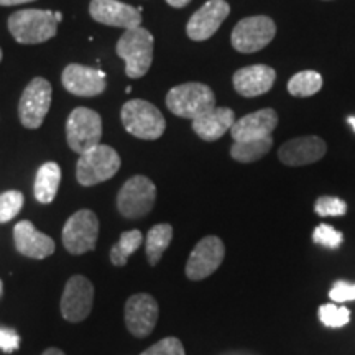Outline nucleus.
<instances>
[{
    "label": "nucleus",
    "mask_w": 355,
    "mask_h": 355,
    "mask_svg": "<svg viewBox=\"0 0 355 355\" xmlns=\"http://www.w3.org/2000/svg\"><path fill=\"white\" fill-rule=\"evenodd\" d=\"M153 35L144 26L125 30L117 42V56L125 61V74L132 79L144 78L153 63Z\"/></svg>",
    "instance_id": "obj_1"
},
{
    "label": "nucleus",
    "mask_w": 355,
    "mask_h": 355,
    "mask_svg": "<svg viewBox=\"0 0 355 355\" xmlns=\"http://www.w3.org/2000/svg\"><path fill=\"white\" fill-rule=\"evenodd\" d=\"M8 32L21 44H38L51 40L58 32L55 12L25 8L8 17Z\"/></svg>",
    "instance_id": "obj_2"
},
{
    "label": "nucleus",
    "mask_w": 355,
    "mask_h": 355,
    "mask_svg": "<svg viewBox=\"0 0 355 355\" xmlns=\"http://www.w3.org/2000/svg\"><path fill=\"white\" fill-rule=\"evenodd\" d=\"M166 107L176 117L194 121L216 107L214 91L202 83L180 84L168 91Z\"/></svg>",
    "instance_id": "obj_3"
},
{
    "label": "nucleus",
    "mask_w": 355,
    "mask_h": 355,
    "mask_svg": "<svg viewBox=\"0 0 355 355\" xmlns=\"http://www.w3.org/2000/svg\"><path fill=\"white\" fill-rule=\"evenodd\" d=\"M121 119L125 130L141 140H158L166 128V121L159 109L144 99L125 102Z\"/></svg>",
    "instance_id": "obj_4"
},
{
    "label": "nucleus",
    "mask_w": 355,
    "mask_h": 355,
    "mask_svg": "<svg viewBox=\"0 0 355 355\" xmlns=\"http://www.w3.org/2000/svg\"><path fill=\"white\" fill-rule=\"evenodd\" d=\"M121 157L112 146L99 144L89 152L79 155L76 165L78 183L83 186H96L110 180L121 170Z\"/></svg>",
    "instance_id": "obj_5"
},
{
    "label": "nucleus",
    "mask_w": 355,
    "mask_h": 355,
    "mask_svg": "<svg viewBox=\"0 0 355 355\" xmlns=\"http://www.w3.org/2000/svg\"><path fill=\"white\" fill-rule=\"evenodd\" d=\"M157 201V186L150 178L137 175L127 180L117 194V209L127 219L148 216Z\"/></svg>",
    "instance_id": "obj_6"
},
{
    "label": "nucleus",
    "mask_w": 355,
    "mask_h": 355,
    "mask_svg": "<svg viewBox=\"0 0 355 355\" xmlns=\"http://www.w3.org/2000/svg\"><path fill=\"white\" fill-rule=\"evenodd\" d=\"M102 121L96 110L76 107L66 122V140L74 153L83 155L101 144Z\"/></svg>",
    "instance_id": "obj_7"
},
{
    "label": "nucleus",
    "mask_w": 355,
    "mask_h": 355,
    "mask_svg": "<svg viewBox=\"0 0 355 355\" xmlns=\"http://www.w3.org/2000/svg\"><path fill=\"white\" fill-rule=\"evenodd\" d=\"M277 35V25L266 15H255L242 19L234 26L230 42L235 51L257 53L272 43Z\"/></svg>",
    "instance_id": "obj_8"
},
{
    "label": "nucleus",
    "mask_w": 355,
    "mask_h": 355,
    "mask_svg": "<svg viewBox=\"0 0 355 355\" xmlns=\"http://www.w3.org/2000/svg\"><path fill=\"white\" fill-rule=\"evenodd\" d=\"M99 239V219L91 209L74 212L63 227L64 248L73 255L94 250Z\"/></svg>",
    "instance_id": "obj_9"
},
{
    "label": "nucleus",
    "mask_w": 355,
    "mask_h": 355,
    "mask_svg": "<svg viewBox=\"0 0 355 355\" xmlns=\"http://www.w3.org/2000/svg\"><path fill=\"white\" fill-rule=\"evenodd\" d=\"M53 89L44 78H33L21 92L19 102V119L21 125L35 130L42 127L48 110L51 107Z\"/></svg>",
    "instance_id": "obj_10"
},
{
    "label": "nucleus",
    "mask_w": 355,
    "mask_h": 355,
    "mask_svg": "<svg viewBox=\"0 0 355 355\" xmlns=\"http://www.w3.org/2000/svg\"><path fill=\"white\" fill-rule=\"evenodd\" d=\"M225 257L224 242L217 235H207L196 243L186 261V277L193 282L211 277L222 265Z\"/></svg>",
    "instance_id": "obj_11"
},
{
    "label": "nucleus",
    "mask_w": 355,
    "mask_h": 355,
    "mask_svg": "<svg viewBox=\"0 0 355 355\" xmlns=\"http://www.w3.org/2000/svg\"><path fill=\"white\" fill-rule=\"evenodd\" d=\"M94 285L83 275H74L66 283L61 296V314L66 321L81 322L92 311Z\"/></svg>",
    "instance_id": "obj_12"
},
{
    "label": "nucleus",
    "mask_w": 355,
    "mask_h": 355,
    "mask_svg": "<svg viewBox=\"0 0 355 355\" xmlns=\"http://www.w3.org/2000/svg\"><path fill=\"white\" fill-rule=\"evenodd\" d=\"M159 308L152 295L139 293L127 300L125 303V326L135 337L150 336L158 322Z\"/></svg>",
    "instance_id": "obj_13"
},
{
    "label": "nucleus",
    "mask_w": 355,
    "mask_h": 355,
    "mask_svg": "<svg viewBox=\"0 0 355 355\" xmlns=\"http://www.w3.org/2000/svg\"><path fill=\"white\" fill-rule=\"evenodd\" d=\"M229 13L230 6L225 0H207L191 15L186 25V33L193 42H206L220 28Z\"/></svg>",
    "instance_id": "obj_14"
},
{
    "label": "nucleus",
    "mask_w": 355,
    "mask_h": 355,
    "mask_svg": "<svg viewBox=\"0 0 355 355\" xmlns=\"http://www.w3.org/2000/svg\"><path fill=\"white\" fill-rule=\"evenodd\" d=\"M89 13L96 21L107 26L132 30L141 25V7H132L119 0H91Z\"/></svg>",
    "instance_id": "obj_15"
},
{
    "label": "nucleus",
    "mask_w": 355,
    "mask_h": 355,
    "mask_svg": "<svg viewBox=\"0 0 355 355\" xmlns=\"http://www.w3.org/2000/svg\"><path fill=\"white\" fill-rule=\"evenodd\" d=\"M327 152V145L321 137L308 135L291 139L279 146L278 158L286 166H306L316 163Z\"/></svg>",
    "instance_id": "obj_16"
},
{
    "label": "nucleus",
    "mask_w": 355,
    "mask_h": 355,
    "mask_svg": "<svg viewBox=\"0 0 355 355\" xmlns=\"http://www.w3.org/2000/svg\"><path fill=\"white\" fill-rule=\"evenodd\" d=\"M63 86L68 92L78 97L99 96L107 87L105 73L101 69L87 68L83 64H68L63 71Z\"/></svg>",
    "instance_id": "obj_17"
},
{
    "label": "nucleus",
    "mask_w": 355,
    "mask_h": 355,
    "mask_svg": "<svg viewBox=\"0 0 355 355\" xmlns=\"http://www.w3.org/2000/svg\"><path fill=\"white\" fill-rule=\"evenodd\" d=\"M13 242L17 250L28 259L43 260L55 254V241L50 235L40 232L30 220H20L13 229Z\"/></svg>",
    "instance_id": "obj_18"
},
{
    "label": "nucleus",
    "mask_w": 355,
    "mask_h": 355,
    "mask_svg": "<svg viewBox=\"0 0 355 355\" xmlns=\"http://www.w3.org/2000/svg\"><path fill=\"white\" fill-rule=\"evenodd\" d=\"M277 81V71L268 64H254L235 71L232 83L242 97H259L266 94Z\"/></svg>",
    "instance_id": "obj_19"
},
{
    "label": "nucleus",
    "mask_w": 355,
    "mask_h": 355,
    "mask_svg": "<svg viewBox=\"0 0 355 355\" xmlns=\"http://www.w3.org/2000/svg\"><path fill=\"white\" fill-rule=\"evenodd\" d=\"M278 125V114L273 109H260L257 112L247 114L234 122L230 135L234 141L259 140L272 137Z\"/></svg>",
    "instance_id": "obj_20"
},
{
    "label": "nucleus",
    "mask_w": 355,
    "mask_h": 355,
    "mask_svg": "<svg viewBox=\"0 0 355 355\" xmlns=\"http://www.w3.org/2000/svg\"><path fill=\"white\" fill-rule=\"evenodd\" d=\"M235 119V114L232 109L229 107H216L209 110L207 114L201 115V117L194 119L193 121V130L199 139L204 141H216L225 133L230 132Z\"/></svg>",
    "instance_id": "obj_21"
},
{
    "label": "nucleus",
    "mask_w": 355,
    "mask_h": 355,
    "mask_svg": "<svg viewBox=\"0 0 355 355\" xmlns=\"http://www.w3.org/2000/svg\"><path fill=\"white\" fill-rule=\"evenodd\" d=\"M61 183V168L55 162L43 163L38 168L37 178H35L33 193L38 202L50 204L55 201L58 189Z\"/></svg>",
    "instance_id": "obj_22"
},
{
    "label": "nucleus",
    "mask_w": 355,
    "mask_h": 355,
    "mask_svg": "<svg viewBox=\"0 0 355 355\" xmlns=\"http://www.w3.org/2000/svg\"><path fill=\"white\" fill-rule=\"evenodd\" d=\"M173 241V227L171 224H158L148 230L145 241V250L146 259H148L150 265H157L162 260L163 254Z\"/></svg>",
    "instance_id": "obj_23"
},
{
    "label": "nucleus",
    "mask_w": 355,
    "mask_h": 355,
    "mask_svg": "<svg viewBox=\"0 0 355 355\" xmlns=\"http://www.w3.org/2000/svg\"><path fill=\"white\" fill-rule=\"evenodd\" d=\"M273 139L265 137L259 140H247V141H235L230 148V157L239 163H254L263 158L266 153L272 150Z\"/></svg>",
    "instance_id": "obj_24"
},
{
    "label": "nucleus",
    "mask_w": 355,
    "mask_h": 355,
    "mask_svg": "<svg viewBox=\"0 0 355 355\" xmlns=\"http://www.w3.org/2000/svg\"><path fill=\"white\" fill-rule=\"evenodd\" d=\"M144 242V235H141L140 230L133 229L127 230V232H122L119 242L115 243L110 250V261L115 266H123L127 263V260L130 259V255L135 254L139 250V247Z\"/></svg>",
    "instance_id": "obj_25"
},
{
    "label": "nucleus",
    "mask_w": 355,
    "mask_h": 355,
    "mask_svg": "<svg viewBox=\"0 0 355 355\" xmlns=\"http://www.w3.org/2000/svg\"><path fill=\"white\" fill-rule=\"evenodd\" d=\"M322 89V76L316 71H301L288 81V92L293 97H311Z\"/></svg>",
    "instance_id": "obj_26"
},
{
    "label": "nucleus",
    "mask_w": 355,
    "mask_h": 355,
    "mask_svg": "<svg viewBox=\"0 0 355 355\" xmlns=\"http://www.w3.org/2000/svg\"><path fill=\"white\" fill-rule=\"evenodd\" d=\"M319 319L326 327H332V329H337V327L347 326L350 321V311L345 308V306H336L332 303L322 304L319 308Z\"/></svg>",
    "instance_id": "obj_27"
},
{
    "label": "nucleus",
    "mask_w": 355,
    "mask_h": 355,
    "mask_svg": "<svg viewBox=\"0 0 355 355\" xmlns=\"http://www.w3.org/2000/svg\"><path fill=\"white\" fill-rule=\"evenodd\" d=\"M25 198L20 191L10 189L0 194V224L10 222L21 211Z\"/></svg>",
    "instance_id": "obj_28"
},
{
    "label": "nucleus",
    "mask_w": 355,
    "mask_h": 355,
    "mask_svg": "<svg viewBox=\"0 0 355 355\" xmlns=\"http://www.w3.org/2000/svg\"><path fill=\"white\" fill-rule=\"evenodd\" d=\"M313 241H314V243H318V245H322L326 248H332V250H336V248H339L340 245H343L344 234L339 232V230H336L332 225L319 224L313 232Z\"/></svg>",
    "instance_id": "obj_29"
},
{
    "label": "nucleus",
    "mask_w": 355,
    "mask_h": 355,
    "mask_svg": "<svg viewBox=\"0 0 355 355\" xmlns=\"http://www.w3.org/2000/svg\"><path fill=\"white\" fill-rule=\"evenodd\" d=\"M314 211L321 217H339L345 216L347 212V204L340 198L336 196H321L314 204Z\"/></svg>",
    "instance_id": "obj_30"
},
{
    "label": "nucleus",
    "mask_w": 355,
    "mask_h": 355,
    "mask_svg": "<svg viewBox=\"0 0 355 355\" xmlns=\"http://www.w3.org/2000/svg\"><path fill=\"white\" fill-rule=\"evenodd\" d=\"M140 355H186L183 343L178 337H165Z\"/></svg>",
    "instance_id": "obj_31"
},
{
    "label": "nucleus",
    "mask_w": 355,
    "mask_h": 355,
    "mask_svg": "<svg viewBox=\"0 0 355 355\" xmlns=\"http://www.w3.org/2000/svg\"><path fill=\"white\" fill-rule=\"evenodd\" d=\"M329 298L334 303H345V301H354L355 300V283L344 282L339 279L332 285L329 291Z\"/></svg>",
    "instance_id": "obj_32"
},
{
    "label": "nucleus",
    "mask_w": 355,
    "mask_h": 355,
    "mask_svg": "<svg viewBox=\"0 0 355 355\" xmlns=\"http://www.w3.org/2000/svg\"><path fill=\"white\" fill-rule=\"evenodd\" d=\"M20 347V337L13 329H0V350L10 354Z\"/></svg>",
    "instance_id": "obj_33"
},
{
    "label": "nucleus",
    "mask_w": 355,
    "mask_h": 355,
    "mask_svg": "<svg viewBox=\"0 0 355 355\" xmlns=\"http://www.w3.org/2000/svg\"><path fill=\"white\" fill-rule=\"evenodd\" d=\"M33 0H0V6L3 7H12V6H20V3H28Z\"/></svg>",
    "instance_id": "obj_34"
},
{
    "label": "nucleus",
    "mask_w": 355,
    "mask_h": 355,
    "mask_svg": "<svg viewBox=\"0 0 355 355\" xmlns=\"http://www.w3.org/2000/svg\"><path fill=\"white\" fill-rule=\"evenodd\" d=\"M166 3L175 8H183L188 6V3H191V0H166Z\"/></svg>",
    "instance_id": "obj_35"
},
{
    "label": "nucleus",
    "mask_w": 355,
    "mask_h": 355,
    "mask_svg": "<svg viewBox=\"0 0 355 355\" xmlns=\"http://www.w3.org/2000/svg\"><path fill=\"white\" fill-rule=\"evenodd\" d=\"M42 355H66V354L63 352V350H60V349H56V347H50V349L44 350Z\"/></svg>",
    "instance_id": "obj_36"
},
{
    "label": "nucleus",
    "mask_w": 355,
    "mask_h": 355,
    "mask_svg": "<svg viewBox=\"0 0 355 355\" xmlns=\"http://www.w3.org/2000/svg\"><path fill=\"white\" fill-rule=\"evenodd\" d=\"M55 19H56V21H58V24H60V21H61V20H63V15H61V13H60V12H55Z\"/></svg>",
    "instance_id": "obj_37"
},
{
    "label": "nucleus",
    "mask_w": 355,
    "mask_h": 355,
    "mask_svg": "<svg viewBox=\"0 0 355 355\" xmlns=\"http://www.w3.org/2000/svg\"><path fill=\"white\" fill-rule=\"evenodd\" d=\"M347 122L350 123V125H352L354 132H355V117H349V119H347Z\"/></svg>",
    "instance_id": "obj_38"
},
{
    "label": "nucleus",
    "mask_w": 355,
    "mask_h": 355,
    "mask_svg": "<svg viewBox=\"0 0 355 355\" xmlns=\"http://www.w3.org/2000/svg\"><path fill=\"white\" fill-rule=\"evenodd\" d=\"M2 288H3V285H2V279H0V295H2Z\"/></svg>",
    "instance_id": "obj_39"
},
{
    "label": "nucleus",
    "mask_w": 355,
    "mask_h": 355,
    "mask_svg": "<svg viewBox=\"0 0 355 355\" xmlns=\"http://www.w3.org/2000/svg\"><path fill=\"white\" fill-rule=\"evenodd\" d=\"M0 61H2V48H0Z\"/></svg>",
    "instance_id": "obj_40"
}]
</instances>
